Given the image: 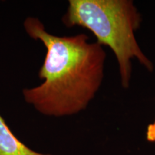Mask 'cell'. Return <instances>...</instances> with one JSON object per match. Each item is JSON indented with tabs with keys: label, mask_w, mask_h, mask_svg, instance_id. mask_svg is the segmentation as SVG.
I'll list each match as a JSON object with an SVG mask.
<instances>
[{
	"label": "cell",
	"mask_w": 155,
	"mask_h": 155,
	"mask_svg": "<svg viewBox=\"0 0 155 155\" xmlns=\"http://www.w3.org/2000/svg\"><path fill=\"white\" fill-rule=\"evenodd\" d=\"M0 155H52L31 150L17 137L0 115Z\"/></svg>",
	"instance_id": "3"
},
{
	"label": "cell",
	"mask_w": 155,
	"mask_h": 155,
	"mask_svg": "<svg viewBox=\"0 0 155 155\" xmlns=\"http://www.w3.org/2000/svg\"><path fill=\"white\" fill-rule=\"evenodd\" d=\"M146 138L147 140L150 142H155V121L147 127Z\"/></svg>",
	"instance_id": "4"
},
{
	"label": "cell",
	"mask_w": 155,
	"mask_h": 155,
	"mask_svg": "<svg viewBox=\"0 0 155 155\" xmlns=\"http://www.w3.org/2000/svg\"><path fill=\"white\" fill-rule=\"evenodd\" d=\"M141 22V15L131 0H70L63 17L66 27L88 29L98 44L111 48L119 64L121 86L126 89L131 76V59L137 58L150 72L154 69L136 40Z\"/></svg>",
	"instance_id": "2"
},
{
	"label": "cell",
	"mask_w": 155,
	"mask_h": 155,
	"mask_svg": "<svg viewBox=\"0 0 155 155\" xmlns=\"http://www.w3.org/2000/svg\"><path fill=\"white\" fill-rule=\"evenodd\" d=\"M24 28L28 35L40 40L47 50L39 78L40 86L22 91L24 99L39 113L65 116L81 112L94 99L104 79L106 53L85 34L55 36L41 21L28 17Z\"/></svg>",
	"instance_id": "1"
}]
</instances>
